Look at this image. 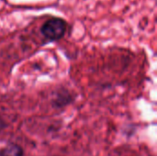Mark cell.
Listing matches in <instances>:
<instances>
[{
	"label": "cell",
	"instance_id": "6da1fadb",
	"mask_svg": "<svg viewBox=\"0 0 157 156\" xmlns=\"http://www.w3.org/2000/svg\"><path fill=\"white\" fill-rule=\"evenodd\" d=\"M67 29V23L60 17H52L46 20L40 28L41 34L51 41L61 40Z\"/></svg>",
	"mask_w": 157,
	"mask_h": 156
},
{
	"label": "cell",
	"instance_id": "7a4b0ae2",
	"mask_svg": "<svg viewBox=\"0 0 157 156\" xmlns=\"http://www.w3.org/2000/svg\"><path fill=\"white\" fill-rule=\"evenodd\" d=\"M0 156H24V152L19 145L9 143L0 151Z\"/></svg>",
	"mask_w": 157,
	"mask_h": 156
}]
</instances>
